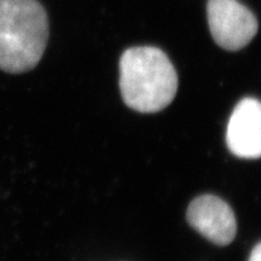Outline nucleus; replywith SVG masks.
Wrapping results in <instances>:
<instances>
[{
  "instance_id": "obj_4",
  "label": "nucleus",
  "mask_w": 261,
  "mask_h": 261,
  "mask_svg": "<svg viewBox=\"0 0 261 261\" xmlns=\"http://www.w3.org/2000/svg\"><path fill=\"white\" fill-rule=\"evenodd\" d=\"M187 219L191 227L217 246H227L236 237L233 211L217 196L203 195L195 198L188 208Z\"/></svg>"
},
{
  "instance_id": "obj_3",
  "label": "nucleus",
  "mask_w": 261,
  "mask_h": 261,
  "mask_svg": "<svg viewBox=\"0 0 261 261\" xmlns=\"http://www.w3.org/2000/svg\"><path fill=\"white\" fill-rule=\"evenodd\" d=\"M207 19L214 41L227 51L246 47L259 28L255 15L238 0H208Z\"/></svg>"
},
{
  "instance_id": "obj_2",
  "label": "nucleus",
  "mask_w": 261,
  "mask_h": 261,
  "mask_svg": "<svg viewBox=\"0 0 261 261\" xmlns=\"http://www.w3.org/2000/svg\"><path fill=\"white\" fill-rule=\"evenodd\" d=\"M48 40V18L37 0H0V69H34Z\"/></svg>"
},
{
  "instance_id": "obj_5",
  "label": "nucleus",
  "mask_w": 261,
  "mask_h": 261,
  "mask_svg": "<svg viewBox=\"0 0 261 261\" xmlns=\"http://www.w3.org/2000/svg\"><path fill=\"white\" fill-rule=\"evenodd\" d=\"M226 144L237 158H261L260 100L248 97L234 107L227 123Z\"/></svg>"
},
{
  "instance_id": "obj_1",
  "label": "nucleus",
  "mask_w": 261,
  "mask_h": 261,
  "mask_svg": "<svg viewBox=\"0 0 261 261\" xmlns=\"http://www.w3.org/2000/svg\"><path fill=\"white\" fill-rule=\"evenodd\" d=\"M123 102L139 113H159L174 99L178 75L167 55L154 46L130 47L119 63Z\"/></svg>"
},
{
  "instance_id": "obj_6",
  "label": "nucleus",
  "mask_w": 261,
  "mask_h": 261,
  "mask_svg": "<svg viewBox=\"0 0 261 261\" xmlns=\"http://www.w3.org/2000/svg\"><path fill=\"white\" fill-rule=\"evenodd\" d=\"M249 261H261V243L255 246L249 256Z\"/></svg>"
}]
</instances>
